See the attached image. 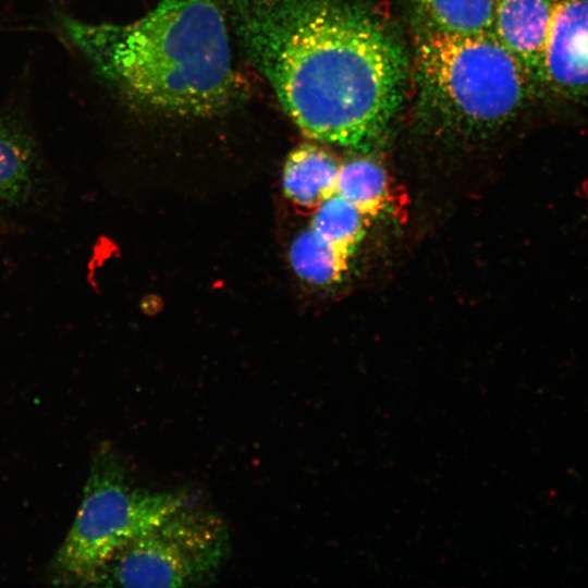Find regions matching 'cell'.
I'll use <instances>...</instances> for the list:
<instances>
[{
  "instance_id": "4fadbf2b",
  "label": "cell",
  "mask_w": 588,
  "mask_h": 588,
  "mask_svg": "<svg viewBox=\"0 0 588 588\" xmlns=\"http://www.w3.org/2000/svg\"><path fill=\"white\" fill-rule=\"evenodd\" d=\"M367 220L355 206L333 194L318 205L310 229L352 257L366 234Z\"/></svg>"
},
{
  "instance_id": "ba28073f",
  "label": "cell",
  "mask_w": 588,
  "mask_h": 588,
  "mask_svg": "<svg viewBox=\"0 0 588 588\" xmlns=\"http://www.w3.org/2000/svg\"><path fill=\"white\" fill-rule=\"evenodd\" d=\"M35 142L21 120L0 114V208L16 206L35 183Z\"/></svg>"
},
{
  "instance_id": "30bf717a",
  "label": "cell",
  "mask_w": 588,
  "mask_h": 588,
  "mask_svg": "<svg viewBox=\"0 0 588 588\" xmlns=\"http://www.w3.org/2000/svg\"><path fill=\"white\" fill-rule=\"evenodd\" d=\"M289 256L296 274L316 285L339 281L347 270L352 258L321 238L310 228L293 241Z\"/></svg>"
},
{
  "instance_id": "9c48e42d",
  "label": "cell",
  "mask_w": 588,
  "mask_h": 588,
  "mask_svg": "<svg viewBox=\"0 0 588 588\" xmlns=\"http://www.w3.org/2000/svg\"><path fill=\"white\" fill-rule=\"evenodd\" d=\"M340 164L328 150L302 144L286 158L282 174L285 196L293 203L313 207L334 194Z\"/></svg>"
},
{
  "instance_id": "52a82bcc",
  "label": "cell",
  "mask_w": 588,
  "mask_h": 588,
  "mask_svg": "<svg viewBox=\"0 0 588 588\" xmlns=\"http://www.w3.org/2000/svg\"><path fill=\"white\" fill-rule=\"evenodd\" d=\"M558 0H495L493 33L543 88V60Z\"/></svg>"
},
{
  "instance_id": "3957f363",
  "label": "cell",
  "mask_w": 588,
  "mask_h": 588,
  "mask_svg": "<svg viewBox=\"0 0 588 588\" xmlns=\"http://www.w3.org/2000/svg\"><path fill=\"white\" fill-rule=\"evenodd\" d=\"M416 78L429 111L446 126L485 131L518 114L540 87L493 32L429 29L417 39Z\"/></svg>"
},
{
  "instance_id": "7a4b0ae2",
  "label": "cell",
  "mask_w": 588,
  "mask_h": 588,
  "mask_svg": "<svg viewBox=\"0 0 588 588\" xmlns=\"http://www.w3.org/2000/svg\"><path fill=\"white\" fill-rule=\"evenodd\" d=\"M216 0H162L130 24L63 20L96 70L136 102L166 113L204 117L244 91L228 25Z\"/></svg>"
},
{
  "instance_id": "6da1fadb",
  "label": "cell",
  "mask_w": 588,
  "mask_h": 588,
  "mask_svg": "<svg viewBox=\"0 0 588 588\" xmlns=\"http://www.w3.org/2000/svg\"><path fill=\"white\" fill-rule=\"evenodd\" d=\"M247 59L307 136L366 149L405 88L400 44L344 0H228Z\"/></svg>"
},
{
  "instance_id": "5b68a950",
  "label": "cell",
  "mask_w": 588,
  "mask_h": 588,
  "mask_svg": "<svg viewBox=\"0 0 588 588\" xmlns=\"http://www.w3.org/2000/svg\"><path fill=\"white\" fill-rule=\"evenodd\" d=\"M217 513L186 503L125 547L90 585L191 587L208 584L230 555Z\"/></svg>"
},
{
  "instance_id": "8fae6325",
  "label": "cell",
  "mask_w": 588,
  "mask_h": 588,
  "mask_svg": "<svg viewBox=\"0 0 588 588\" xmlns=\"http://www.w3.org/2000/svg\"><path fill=\"white\" fill-rule=\"evenodd\" d=\"M430 29L454 35L493 32L495 0H416Z\"/></svg>"
},
{
  "instance_id": "7c38bea8",
  "label": "cell",
  "mask_w": 588,
  "mask_h": 588,
  "mask_svg": "<svg viewBox=\"0 0 588 588\" xmlns=\"http://www.w3.org/2000/svg\"><path fill=\"white\" fill-rule=\"evenodd\" d=\"M387 176L383 169L368 159L340 164L334 194L355 206L367 219L383 211L387 203Z\"/></svg>"
},
{
  "instance_id": "277c9868",
  "label": "cell",
  "mask_w": 588,
  "mask_h": 588,
  "mask_svg": "<svg viewBox=\"0 0 588 588\" xmlns=\"http://www.w3.org/2000/svg\"><path fill=\"white\" fill-rule=\"evenodd\" d=\"M186 503L183 494L138 487L120 453L101 443L74 522L53 558L54 578L90 585L125 547Z\"/></svg>"
},
{
  "instance_id": "8992f818",
  "label": "cell",
  "mask_w": 588,
  "mask_h": 588,
  "mask_svg": "<svg viewBox=\"0 0 588 588\" xmlns=\"http://www.w3.org/2000/svg\"><path fill=\"white\" fill-rule=\"evenodd\" d=\"M543 87L588 106V0H558L544 52Z\"/></svg>"
}]
</instances>
